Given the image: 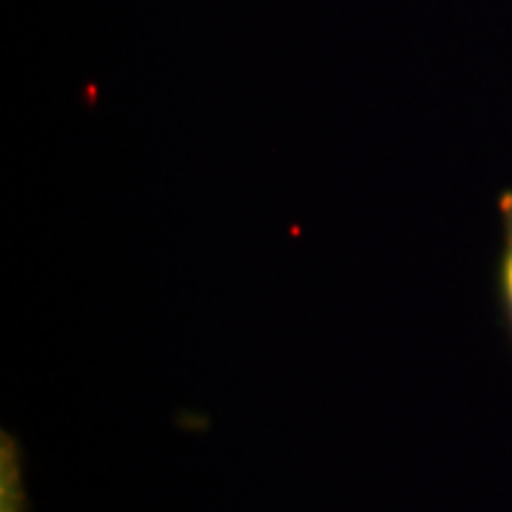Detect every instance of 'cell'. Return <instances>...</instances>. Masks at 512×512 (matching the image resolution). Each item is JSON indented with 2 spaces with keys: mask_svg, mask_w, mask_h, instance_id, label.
Segmentation results:
<instances>
[{
  "mask_svg": "<svg viewBox=\"0 0 512 512\" xmlns=\"http://www.w3.org/2000/svg\"><path fill=\"white\" fill-rule=\"evenodd\" d=\"M498 214H501L503 226V247L498 256V299L512 337V190L501 192L498 197Z\"/></svg>",
  "mask_w": 512,
  "mask_h": 512,
  "instance_id": "1",
  "label": "cell"
}]
</instances>
